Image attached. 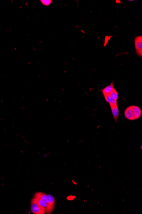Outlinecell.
<instances>
[{"label":"cell","instance_id":"cell-4","mask_svg":"<svg viewBox=\"0 0 142 214\" xmlns=\"http://www.w3.org/2000/svg\"><path fill=\"white\" fill-rule=\"evenodd\" d=\"M112 115L116 123L118 121L119 116V111L117 104H110Z\"/></svg>","mask_w":142,"mask_h":214},{"label":"cell","instance_id":"cell-10","mask_svg":"<svg viewBox=\"0 0 142 214\" xmlns=\"http://www.w3.org/2000/svg\"><path fill=\"white\" fill-rule=\"evenodd\" d=\"M105 98L106 101L107 102L110 104H117V101L113 100L111 99L109 95H103Z\"/></svg>","mask_w":142,"mask_h":214},{"label":"cell","instance_id":"cell-9","mask_svg":"<svg viewBox=\"0 0 142 214\" xmlns=\"http://www.w3.org/2000/svg\"><path fill=\"white\" fill-rule=\"evenodd\" d=\"M33 198H34L35 199L37 202V203H38V204L41 206V207H42L43 208L45 209H46L47 208V203H46L45 202H44L43 200H42L41 198L37 197H34Z\"/></svg>","mask_w":142,"mask_h":214},{"label":"cell","instance_id":"cell-12","mask_svg":"<svg viewBox=\"0 0 142 214\" xmlns=\"http://www.w3.org/2000/svg\"><path fill=\"white\" fill-rule=\"evenodd\" d=\"M53 1L52 0H41V2L44 6H49L51 4Z\"/></svg>","mask_w":142,"mask_h":214},{"label":"cell","instance_id":"cell-8","mask_svg":"<svg viewBox=\"0 0 142 214\" xmlns=\"http://www.w3.org/2000/svg\"><path fill=\"white\" fill-rule=\"evenodd\" d=\"M34 197H37L41 198L42 200H43L46 203L48 204V200L47 196V194L43 193L42 192H37L35 194Z\"/></svg>","mask_w":142,"mask_h":214},{"label":"cell","instance_id":"cell-1","mask_svg":"<svg viewBox=\"0 0 142 214\" xmlns=\"http://www.w3.org/2000/svg\"><path fill=\"white\" fill-rule=\"evenodd\" d=\"M31 212L34 214H44L46 209L41 207L33 198L31 200Z\"/></svg>","mask_w":142,"mask_h":214},{"label":"cell","instance_id":"cell-7","mask_svg":"<svg viewBox=\"0 0 142 214\" xmlns=\"http://www.w3.org/2000/svg\"><path fill=\"white\" fill-rule=\"evenodd\" d=\"M114 88V83L112 81L109 85L107 86V87L104 88L103 89H101V92H102L103 95H109L110 94Z\"/></svg>","mask_w":142,"mask_h":214},{"label":"cell","instance_id":"cell-2","mask_svg":"<svg viewBox=\"0 0 142 214\" xmlns=\"http://www.w3.org/2000/svg\"><path fill=\"white\" fill-rule=\"evenodd\" d=\"M135 45L137 55L141 57L142 56V36H141L136 37L135 40Z\"/></svg>","mask_w":142,"mask_h":214},{"label":"cell","instance_id":"cell-11","mask_svg":"<svg viewBox=\"0 0 142 214\" xmlns=\"http://www.w3.org/2000/svg\"><path fill=\"white\" fill-rule=\"evenodd\" d=\"M110 96L111 99L117 101L118 99V94L117 90L115 88H113L112 92L109 94Z\"/></svg>","mask_w":142,"mask_h":214},{"label":"cell","instance_id":"cell-3","mask_svg":"<svg viewBox=\"0 0 142 214\" xmlns=\"http://www.w3.org/2000/svg\"><path fill=\"white\" fill-rule=\"evenodd\" d=\"M48 204V207L46 209V213L47 214H51L53 211L55 205V198L53 195L50 194H47Z\"/></svg>","mask_w":142,"mask_h":214},{"label":"cell","instance_id":"cell-6","mask_svg":"<svg viewBox=\"0 0 142 214\" xmlns=\"http://www.w3.org/2000/svg\"><path fill=\"white\" fill-rule=\"evenodd\" d=\"M133 114L134 119L137 120L139 119L142 115V111L141 109L138 106H133Z\"/></svg>","mask_w":142,"mask_h":214},{"label":"cell","instance_id":"cell-5","mask_svg":"<svg viewBox=\"0 0 142 214\" xmlns=\"http://www.w3.org/2000/svg\"><path fill=\"white\" fill-rule=\"evenodd\" d=\"M124 115L125 117L128 120L130 121H134V114H133V106L128 107L125 109L124 112Z\"/></svg>","mask_w":142,"mask_h":214}]
</instances>
